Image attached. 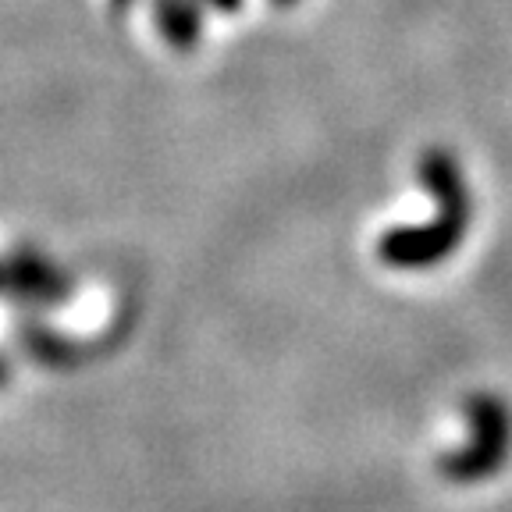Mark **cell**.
Masks as SVG:
<instances>
[{
  "mask_svg": "<svg viewBox=\"0 0 512 512\" xmlns=\"http://www.w3.org/2000/svg\"><path fill=\"white\" fill-rule=\"evenodd\" d=\"M470 441L438 459V473L452 484L488 480L509 463L512 452V409L495 392H473L466 399Z\"/></svg>",
  "mask_w": 512,
  "mask_h": 512,
  "instance_id": "obj_1",
  "label": "cell"
},
{
  "mask_svg": "<svg viewBox=\"0 0 512 512\" xmlns=\"http://www.w3.org/2000/svg\"><path fill=\"white\" fill-rule=\"evenodd\" d=\"M470 217L441 214L427 224H395L377 239V260L392 271H427L445 264L466 239Z\"/></svg>",
  "mask_w": 512,
  "mask_h": 512,
  "instance_id": "obj_2",
  "label": "cell"
},
{
  "mask_svg": "<svg viewBox=\"0 0 512 512\" xmlns=\"http://www.w3.org/2000/svg\"><path fill=\"white\" fill-rule=\"evenodd\" d=\"M4 292L18 306L40 310V306L64 303V299L72 296V278H68L64 267L47 260L36 246H18L4 260Z\"/></svg>",
  "mask_w": 512,
  "mask_h": 512,
  "instance_id": "obj_3",
  "label": "cell"
},
{
  "mask_svg": "<svg viewBox=\"0 0 512 512\" xmlns=\"http://www.w3.org/2000/svg\"><path fill=\"white\" fill-rule=\"evenodd\" d=\"M416 182H420V189L424 192H431L441 214L470 217V210H473L470 189H466V178H463V168H459V160L448 150L434 146V150L420 153V160H416Z\"/></svg>",
  "mask_w": 512,
  "mask_h": 512,
  "instance_id": "obj_4",
  "label": "cell"
},
{
  "mask_svg": "<svg viewBox=\"0 0 512 512\" xmlns=\"http://www.w3.org/2000/svg\"><path fill=\"white\" fill-rule=\"evenodd\" d=\"M153 25L175 50H192L203 40V8L196 0H153Z\"/></svg>",
  "mask_w": 512,
  "mask_h": 512,
  "instance_id": "obj_5",
  "label": "cell"
},
{
  "mask_svg": "<svg viewBox=\"0 0 512 512\" xmlns=\"http://www.w3.org/2000/svg\"><path fill=\"white\" fill-rule=\"evenodd\" d=\"M196 4H200V8H210V11H221V15H239L246 0H196Z\"/></svg>",
  "mask_w": 512,
  "mask_h": 512,
  "instance_id": "obj_6",
  "label": "cell"
},
{
  "mask_svg": "<svg viewBox=\"0 0 512 512\" xmlns=\"http://www.w3.org/2000/svg\"><path fill=\"white\" fill-rule=\"evenodd\" d=\"M132 4L136 0H111V15H125V11H132Z\"/></svg>",
  "mask_w": 512,
  "mask_h": 512,
  "instance_id": "obj_7",
  "label": "cell"
},
{
  "mask_svg": "<svg viewBox=\"0 0 512 512\" xmlns=\"http://www.w3.org/2000/svg\"><path fill=\"white\" fill-rule=\"evenodd\" d=\"M271 4H274V8H296V4H299V0H271Z\"/></svg>",
  "mask_w": 512,
  "mask_h": 512,
  "instance_id": "obj_8",
  "label": "cell"
},
{
  "mask_svg": "<svg viewBox=\"0 0 512 512\" xmlns=\"http://www.w3.org/2000/svg\"><path fill=\"white\" fill-rule=\"evenodd\" d=\"M8 384V367H4V360H0V388Z\"/></svg>",
  "mask_w": 512,
  "mask_h": 512,
  "instance_id": "obj_9",
  "label": "cell"
},
{
  "mask_svg": "<svg viewBox=\"0 0 512 512\" xmlns=\"http://www.w3.org/2000/svg\"><path fill=\"white\" fill-rule=\"evenodd\" d=\"M0 292H4V260H0Z\"/></svg>",
  "mask_w": 512,
  "mask_h": 512,
  "instance_id": "obj_10",
  "label": "cell"
}]
</instances>
